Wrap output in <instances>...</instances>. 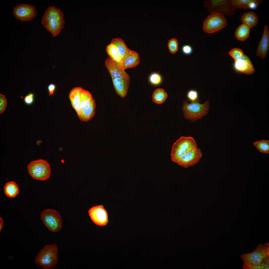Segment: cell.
I'll return each mask as SVG.
<instances>
[{
    "label": "cell",
    "instance_id": "6da1fadb",
    "mask_svg": "<svg viewBox=\"0 0 269 269\" xmlns=\"http://www.w3.org/2000/svg\"><path fill=\"white\" fill-rule=\"evenodd\" d=\"M105 65L111 76L115 90L118 95L123 98L127 95L130 81L129 76L119 64L109 57Z\"/></svg>",
    "mask_w": 269,
    "mask_h": 269
},
{
    "label": "cell",
    "instance_id": "7a4b0ae2",
    "mask_svg": "<svg viewBox=\"0 0 269 269\" xmlns=\"http://www.w3.org/2000/svg\"><path fill=\"white\" fill-rule=\"evenodd\" d=\"M41 23L53 37H56L64 27L65 21L63 12L54 6L48 7L42 17Z\"/></svg>",
    "mask_w": 269,
    "mask_h": 269
},
{
    "label": "cell",
    "instance_id": "3957f363",
    "mask_svg": "<svg viewBox=\"0 0 269 269\" xmlns=\"http://www.w3.org/2000/svg\"><path fill=\"white\" fill-rule=\"evenodd\" d=\"M200 102L199 98L190 103L186 100L183 101L182 110L186 119L194 122L207 114L210 106L209 102L207 100L203 104L200 103Z\"/></svg>",
    "mask_w": 269,
    "mask_h": 269
},
{
    "label": "cell",
    "instance_id": "277c9868",
    "mask_svg": "<svg viewBox=\"0 0 269 269\" xmlns=\"http://www.w3.org/2000/svg\"><path fill=\"white\" fill-rule=\"evenodd\" d=\"M35 263L44 269H51L58 262L57 247L55 244L45 246L35 257Z\"/></svg>",
    "mask_w": 269,
    "mask_h": 269
},
{
    "label": "cell",
    "instance_id": "5b68a950",
    "mask_svg": "<svg viewBox=\"0 0 269 269\" xmlns=\"http://www.w3.org/2000/svg\"><path fill=\"white\" fill-rule=\"evenodd\" d=\"M197 147L193 137L181 136L172 146L171 154V159L177 163L183 155Z\"/></svg>",
    "mask_w": 269,
    "mask_h": 269
},
{
    "label": "cell",
    "instance_id": "8992f818",
    "mask_svg": "<svg viewBox=\"0 0 269 269\" xmlns=\"http://www.w3.org/2000/svg\"><path fill=\"white\" fill-rule=\"evenodd\" d=\"M27 168L30 176L37 180H47L51 175L50 165L45 160L38 159L31 161L28 165Z\"/></svg>",
    "mask_w": 269,
    "mask_h": 269
},
{
    "label": "cell",
    "instance_id": "52a82bcc",
    "mask_svg": "<svg viewBox=\"0 0 269 269\" xmlns=\"http://www.w3.org/2000/svg\"><path fill=\"white\" fill-rule=\"evenodd\" d=\"M227 24V20L224 15L219 13L212 12L204 20L203 29L206 33H214L224 28Z\"/></svg>",
    "mask_w": 269,
    "mask_h": 269
},
{
    "label": "cell",
    "instance_id": "ba28073f",
    "mask_svg": "<svg viewBox=\"0 0 269 269\" xmlns=\"http://www.w3.org/2000/svg\"><path fill=\"white\" fill-rule=\"evenodd\" d=\"M230 0H207L204 2V6L211 12H216L223 15L231 16L236 13V10L230 4Z\"/></svg>",
    "mask_w": 269,
    "mask_h": 269
},
{
    "label": "cell",
    "instance_id": "9c48e42d",
    "mask_svg": "<svg viewBox=\"0 0 269 269\" xmlns=\"http://www.w3.org/2000/svg\"><path fill=\"white\" fill-rule=\"evenodd\" d=\"M41 219L47 227L53 232H57L62 228L60 215L56 210L47 209L44 210L41 213Z\"/></svg>",
    "mask_w": 269,
    "mask_h": 269
},
{
    "label": "cell",
    "instance_id": "30bf717a",
    "mask_svg": "<svg viewBox=\"0 0 269 269\" xmlns=\"http://www.w3.org/2000/svg\"><path fill=\"white\" fill-rule=\"evenodd\" d=\"M13 14L16 18L23 22L31 20L36 17L37 12L33 5L20 4L14 7Z\"/></svg>",
    "mask_w": 269,
    "mask_h": 269
},
{
    "label": "cell",
    "instance_id": "8fae6325",
    "mask_svg": "<svg viewBox=\"0 0 269 269\" xmlns=\"http://www.w3.org/2000/svg\"><path fill=\"white\" fill-rule=\"evenodd\" d=\"M267 256L262 243L258 244L255 249L251 253L242 254L240 257L243 263L255 266H261L264 259Z\"/></svg>",
    "mask_w": 269,
    "mask_h": 269
},
{
    "label": "cell",
    "instance_id": "7c38bea8",
    "mask_svg": "<svg viewBox=\"0 0 269 269\" xmlns=\"http://www.w3.org/2000/svg\"><path fill=\"white\" fill-rule=\"evenodd\" d=\"M80 101L82 121L83 117L95 111L96 104L90 93L83 88L80 93Z\"/></svg>",
    "mask_w": 269,
    "mask_h": 269
},
{
    "label": "cell",
    "instance_id": "4fadbf2b",
    "mask_svg": "<svg viewBox=\"0 0 269 269\" xmlns=\"http://www.w3.org/2000/svg\"><path fill=\"white\" fill-rule=\"evenodd\" d=\"M88 213L91 219L97 225L104 226L108 222L107 212L102 205L93 206L89 209Z\"/></svg>",
    "mask_w": 269,
    "mask_h": 269
},
{
    "label": "cell",
    "instance_id": "5bb4252c",
    "mask_svg": "<svg viewBox=\"0 0 269 269\" xmlns=\"http://www.w3.org/2000/svg\"><path fill=\"white\" fill-rule=\"evenodd\" d=\"M202 156L201 151L197 147L183 155L177 163L184 168H187L197 163Z\"/></svg>",
    "mask_w": 269,
    "mask_h": 269
},
{
    "label": "cell",
    "instance_id": "9a60e30c",
    "mask_svg": "<svg viewBox=\"0 0 269 269\" xmlns=\"http://www.w3.org/2000/svg\"><path fill=\"white\" fill-rule=\"evenodd\" d=\"M140 59L138 54L136 52L129 49L123 58L120 64L121 67L125 70L134 67L139 63Z\"/></svg>",
    "mask_w": 269,
    "mask_h": 269
},
{
    "label": "cell",
    "instance_id": "2e32d148",
    "mask_svg": "<svg viewBox=\"0 0 269 269\" xmlns=\"http://www.w3.org/2000/svg\"><path fill=\"white\" fill-rule=\"evenodd\" d=\"M234 67L237 71L247 75L252 74L255 71L249 57L245 54L240 59L234 61Z\"/></svg>",
    "mask_w": 269,
    "mask_h": 269
},
{
    "label": "cell",
    "instance_id": "e0dca14e",
    "mask_svg": "<svg viewBox=\"0 0 269 269\" xmlns=\"http://www.w3.org/2000/svg\"><path fill=\"white\" fill-rule=\"evenodd\" d=\"M269 47V30L267 26L265 25L262 36L257 51V55L262 59L265 58L267 54Z\"/></svg>",
    "mask_w": 269,
    "mask_h": 269
},
{
    "label": "cell",
    "instance_id": "ac0fdd59",
    "mask_svg": "<svg viewBox=\"0 0 269 269\" xmlns=\"http://www.w3.org/2000/svg\"><path fill=\"white\" fill-rule=\"evenodd\" d=\"M82 89L81 87H74L70 91L68 95L71 105L81 121L82 115L80 109V93Z\"/></svg>",
    "mask_w": 269,
    "mask_h": 269
},
{
    "label": "cell",
    "instance_id": "d6986e66",
    "mask_svg": "<svg viewBox=\"0 0 269 269\" xmlns=\"http://www.w3.org/2000/svg\"><path fill=\"white\" fill-rule=\"evenodd\" d=\"M260 0H231L230 4L236 10L238 8L254 9L262 2Z\"/></svg>",
    "mask_w": 269,
    "mask_h": 269
},
{
    "label": "cell",
    "instance_id": "ffe728a7",
    "mask_svg": "<svg viewBox=\"0 0 269 269\" xmlns=\"http://www.w3.org/2000/svg\"><path fill=\"white\" fill-rule=\"evenodd\" d=\"M242 23L249 26L250 28L256 26L258 22L257 14L253 11H248L243 14L241 18Z\"/></svg>",
    "mask_w": 269,
    "mask_h": 269
},
{
    "label": "cell",
    "instance_id": "44dd1931",
    "mask_svg": "<svg viewBox=\"0 0 269 269\" xmlns=\"http://www.w3.org/2000/svg\"><path fill=\"white\" fill-rule=\"evenodd\" d=\"M3 190L5 195L9 198H12L15 197L19 192L18 185L12 181L6 183L4 187Z\"/></svg>",
    "mask_w": 269,
    "mask_h": 269
},
{
    "label": "cell",
    "instance_id": "7402d4cb",
    "mask_svg": "<svg viewBox=\"0 0 269 269\" xmlns=\"http://www.w3.org/2000/svg\"><path fill=\"white\" fill-rule=\"evenodd\" d=\"M250 28L246 25L242 23L236 28L234 35L238 40L243 41L249 37Z\"/></svg>",
    "mask_w": 269,
    "mask_h": 269
},
{
    "label": "cell",
    "instance_id": "603a6c76",
    "mask_svg": "<svg viewBox=\"0 0 269 269\" xmlns=\"http://www.w3.org/2000/svg\"><path fill=\"white\" fill-rule=\"evenodd\" d=\"M111 43L116 47L122 59L130 49L127 46L124 41L121 38H114L112 40Z\"/></svg>",
    "mask_w": 269,
    "mask_h": 269
},
{
    "label": "cell",
    "instance_id": "cb8c5ba5",
    "mask_svg": "<svg viewBox=\"0 0 269 269\" xmlns=\"http://www.w3.org/2000/svg\"><path fill=\"white\" fill-rule=\"evenodd\" d=\"M106 50L109 57L113 60L118 64L120 63L122 58L115 45L111 43L106 46Z\"/></svg>",
    "mask_w": 269,
    "mask_h": 269
},
{
    "label": "cell",
    "instance_id": "d4e9b609",
    "mask_svg": "<svg viewBox=\"0 0 269 269\" xmlns=\"http://www.w3.org/2000/svg\"><path fill=\"white\" fill-rule=\"evenodd\" d=\"M167 97V93L164 89L158 88L154 91L152 96V99L155 103L160 104L165 101Z\"/></svg>",
    "mask_w": 269,
    "mask_h": 269
},
{
    "label": "cell",
    "instance_id": "484cf974",
    "mask_svg": "<svg viewBox=\"0 0 269 269\" xmlns=\"http://www.w3.org/2000/svg\"><path fill=\"white\" fill-rule=\"evenodd\" d=\"M255 146L261 152L265 154L269 153V141L262 140L256 141L253 143Z\"/></svg>",
    "mask_w": 269,
    "mask_h": 269
},
{
    "label": "cell",
    "instance_id": "4316f807",
    "mask_svg": "<svg viewBox=\"0 0 269 269\" xmlns=\"http://www.w3.org/2000/svg\"><path fill=\"white\" fill-rule=\"evenodd\" d=\"M178 40L175 38H172L168 41L167 46L169 52L172 54H174L178 51Z\"/></svg>",
    "mask_w": 269,
    "mask_h": 269
},
{
    "label": "cell",
    "instance_id": "83f0119b",
    "mask_svg": "<svg viewBox=\"0 0 269 269\" xmlns=\"http://www.w3.org/2000/svg\"><path fill=\"white\" fill-rule=\"evenodd\" d=\"M228 53L234 61L240 59L245 55L241 49L237 48L232 49Z\"/></svg>",
    "mask_w": 269,
    "mask_h": 269
},
{
    "label": "cell",
    "instance_id": "f1b7e54d",
    "mask_svg": "<svg viewBox=\"0 0 269 269\" xmlns=\"http://www.w3.org/2000/svg\"><path fill=\"white\" fill-rule=\"evenodd\" d=\"M149 81L152 84L157 85L160 84L162 81L161 75L157 73H153L149 76Z\"/></svg>",
    "mask_w": 269,
    "mask_h": 269
},
{
    "label": "cell",
    "instance_id": "f546056e",
    "mask_svg": "<svg viewBox=\"0 0 269 269\" xmlns=\"http://www.w3.org/2000/svg\"><path fill=\"white\" fill-rule=\"evenodd\" d=\"M187 96L188 99L191 102L196 101L199 98L198 92L194 90L189 91L187 93Z\"/></svg>",
    "mask_w": 269,
    "mask_h": 269
},
{
    "label": "cell",
    "instance_id": "4dcf8cb0",
    "mask_svg": "<svg viewBox=\"0 0 269 269\" xmlns=\"http://www.w3.org/2000/svg\"><path fill=\"white\" fill-rule=\"evenodd\" d=\"M7 102L5 96L1 94H0V114H1L5 110Z\"/></svg>",
    "mask_w": 269,
    "mask_h": 269
},
{
    "label": "cell",
    "instance_id": "1f68e13d",
    "mask_svg": "<svg viewBox=\"0 0 269 269\" xmlns=\"http://www.w3.org/2000/svg\"><path fill=\"white\" fill-rule=\"evenodd\" d=\"M34 94L32 92H30L26 95L24 98L25 103L27 105H30L33 103L34 100Z\"/></svg>",
    "mask_w": 269,
    "mask_h": 269
},
{
    "label": "cell",
    "instance_id": "d6a6232c",
    "mask_svg": "<svg viewBox=\"0 0 269 269\" xmlns=\"http://www.w3.org/2000/svg\"><path fill=\"white\" fill-rule=\"evenodd\" d=\"M243 269H264V267L261 265L260 266H255L247 263H244L243 265Z\"/></svg>",
    "mask_w": 269,
    "mask_h": 269
},
{
    "label": "cell",
    "instance_id": "836d02e7",
    "mask_svg": "<svg viewBox=\"0 0 269 269\" xmlns=\"http://www.w3.org/2000/svg\"><path fill=\"white\" fill-rule=\"evenodd\" d=\"M183 53L186 55H189L191 54L193 52L192 47L190 45H186L183 46L182 48Z\"/></svg>",
    "mask_w": 269,
    "mask_h": 269
},
{
    "label": "cell",
    "instance_id": "e575fe53",
    "mask_svg": "<svg viewBox=\"0 0 269 269\" xmlns=\"http://www.w3.org/2000/svg\"><path fill=\"white\" fill-rule=\"evenodd\" d=\"M47 88L49 95L51 96L54 95L56 88L55 84L54 83H51L48 85Z\"/></svg>",
    "mask_w": 269,
    "mask_h": 269
},
{
    "label": "cell",
    "instance_id": "d590c367",
    "mask_svg": "<svg viewBox=\"0 0 269 269\" xmlns=\"http://www.w3.org/2000/svg\"><path fill=\"white\" fill-rule=\"evenodd\" d=\"M261 265L264 267V269H269V257L266 256L263 260Z\"/></svg>",
    "mask_w": 269,
    "mask_h": 269
},
{
    "label": "cell",
    "instance_id": "8d00e7d4",
    "mask_svg": "<svg viewBox=\"0 0 269 269\" xmlns=\"http://www.w3.org/2000/svg\"><path fill=\"white\" fill-rule=\"evenodd\" d=\"M264 249L267 256L269 257V243H265L263 245Z\"/></svg>",
    "mask_w": 269,
    "mask_h": 269
},
{
    "label": "cell",
    "instance_id": "74e56055",
    "mask_svg": "<svg viewBox=\"0 0 269 269\" xmlns=\"http://www.w3.org/2000/svg\"><path fill=\"white\" fill-rule=\"evenodd\" d=\"M3 220L1 217H0V232L3 227Z\"/></svg>",
    "mask_w": 269,
    "mask_h": 269
}]
</instances>
